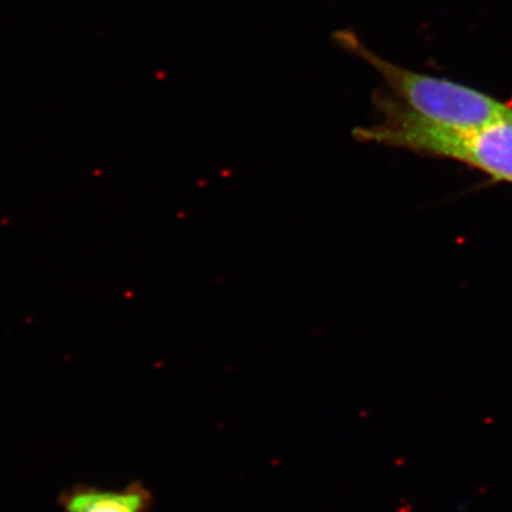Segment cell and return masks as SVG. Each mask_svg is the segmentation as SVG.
Returning a JSON list of instances; mask_svg holds the SVG:
<instances>
[{
  "label": "cell",
  "mask_w": 512,
  "mask_h": 512,
  "mask_svg": "<svg viewBox=\"0 0 512 512\" xmlns=\"http://www.w3.org/2000/svg\"><path fill=\"white\" fill-rule=\"evenodd\" d=\"M382 123L355 130L357 140L451 158L478 168L494 180L512 183V119L476 130L437 126L392 99H380Z\"/></svg>",
  "instance_id": "6da1fadb"
},
{
  "label": "cell",
  "mask_w": 512,
  "mask_h": 512,
  "mask_svg": "<svg viewBox=\"0 0 512 512\" xmlns=\"http://www.w3.org/2000/svg\"><path fill=\"white\" fill-rule=\"evenodd\" d=\"M330 40L349 55L370 64L382 74L390 89L409 106V110L430 123L457 130H476L512 119L511 107L477 90L426 74L409 72L387 62L372 52L353 30H336L330 35Z\"/></svg>",
  "instance_id": "7a4b0ae2"
},
{
  "label": "cell",
  "mask_w": 512,
  "mask_h": 512,
  "mask_svg": "<svg viewBox=\"0 0 512 512\" xmlns=\"http://www.w3.org/2000/svg\"><path fill=\"white\" fill-rule=\"evenodd\" d=\"M153 494L141 481L113 490L96 485L76 484L59 495L63 512H148Z\"/></svg>",
  "instance_id": "3957f363"
}]
</instances>
